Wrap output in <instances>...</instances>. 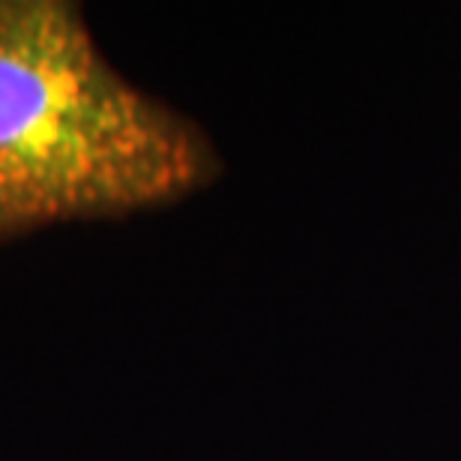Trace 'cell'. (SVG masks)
<instances>
[{"label": "cell", "mask_w": 461, "mask_h": 461, "mask_svg": "<svg viewBox=\"0 0 461 461\" xmlns=\"http://www.w3.org/2000/svg\"><path fill=\"white\" fill-rule=\"evenodd\" d=\"M201 129L126 81L69 0H0V240L213 183Z\"/></svg>", "instance_id": "obj_1"}]
</instances>
